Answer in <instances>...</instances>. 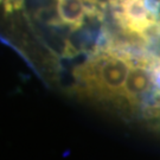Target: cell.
Here are the masks:
<instances>
[{
  "instance_id": "3957f363",
  "label": "cell",
  "mask_w": 160,
  "mask_h": 160,
  "mask_svg": "<svg viewBox=\"0 0 160 160\" xmlns=\"http://www.w3.org/2000/svg\"><path fill=\"white\" fill-rule=\"evenodd\" d=\"M56 7L61 23L71 31H77L84 25L87 14L83 0H56Z\"/></svg>"
},
{
  "instance_id": "6da1fadb",
  "label": "cell",
  "mask_w": 160,
  "mask_h": 160,
  "mask_svg": "<svg viewBox=\"0 0 160 160\" xmlns=\"http://www.w3.org/2000/svg\"><path fill=\"white\" fill-rule=\"evenodd\" d=\"M137 56L132 49L119 44L109 43L98 49L76 69L81 95L120 112L123 86Z\"/></svg>"
},
{
  "instance_id": "7a4b0ae2",
  "label": "cell",
  "mask_w": 160,
  "mask_h": 160,
  "mask_svg": "<svg viewBox=\"0 0 160 160\" xmlns=\"http://www.w3.org/2000/svg\"><path fill=\"white\" fill-rule=\"evenodd\" d=\"M115 25L134 46L160 55L158 0H108Z\"/></svg>"
}]
</instances>
